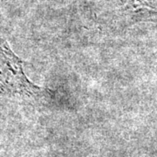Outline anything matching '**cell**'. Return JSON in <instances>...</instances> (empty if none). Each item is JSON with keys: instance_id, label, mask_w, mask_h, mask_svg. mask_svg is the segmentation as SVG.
<instances>
[{"instance_id": "obj_1", "label": "cell", "mask_w": 157, "mask_h": 157, "mask_svg": "<svg viewBox=\"0 0 157 157\" xmlns=\"http://www.w3.org/2000/svg\"><path fill=\"white\" fill-rule=\"evenodd\" d=\"M24 64L9 43L0 40V96L33 101L45 98L51 91L33 84L25 73Z\"/></svg>"}]
</instances>
